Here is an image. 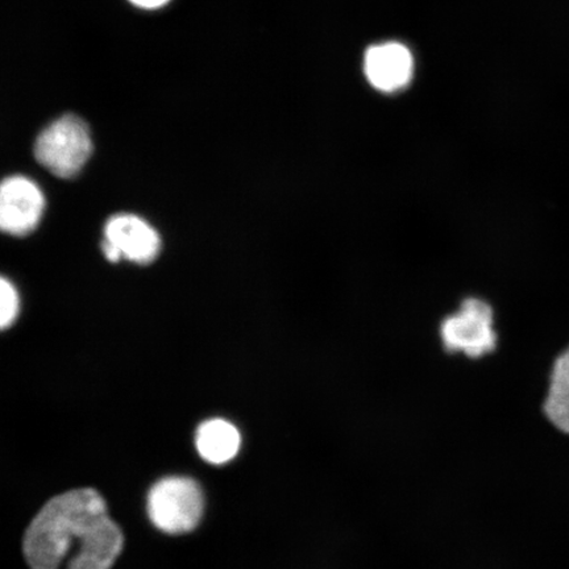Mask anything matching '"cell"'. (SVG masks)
Here are the masks:
<instances>
[{
	"instance_id": "1",
	"label": "cell",
	"mask_w": 569,
	"mask_h": 569,
	"mask_svg": "<svg viewBox=\"0 0 569 569\" xmlns=\"http://www.w3.org/2000/svg\"><path fill=\"white\" fill-rule=\"evenodd\" d=\"M109 517L96 489L69 490L47 502L24 537V555L31 569H59L73 543L80 547L98 523Z\"/></svg>"
},
{
	"instance_id": "2",
	"label": "cell",
	"mask_w": 569,
	"mask_h": 569,
	"mask_svg": "<svg viewBox=\"0 0 569 569\" xmlns=\"http://www.w3.org/2000/svg\"><path fill=\"white\" fill-rule=\"evenodd\" d=\"M91 153L89 127L76 116L54 120L42 130L34 144L36 160L60 178H71L80 173Z\"/></svg>"
},
{
	"instance_id": "3",
	"label": "cell",
	"mask_w": 569,
	"mask_h": 569,
	"mask_svg": "<svg viewBox=\"0 0 569 569\" xmlns=\"http://www.w3.org/2000/svg\"><path fill=\"white\" fill-rule=\"evenodd\" d=\"M203 507L202 490L189 478L162 479L149 490V518L156 528L172 536L193 531L201 522Z\"/></svg>"
},
{
	"instance_id": "4",
	"label": "cell",
	"mask_w": 569,
	"mask_h": 569,
	"mask_svg": "<svg viewBox=\"0 0 569 569\" xmlns=\"http://www.w3.org/2000/svg\"><path fill=\"white\" fill-rule=\"evenodd\" d=\"M440 338L448 352L465 353L471 359L495 352L498 333L492 305L479 297L466 298L459 310L443 320Z\"/></svg>"
},
{
	"instance_id": "5",
	"label": "cell",
	"mask_w": 569,
	"mask_h": 569,
	"mask_svg": "<svg viewBox=\"0 0 569 569\" xmlns=\"http://www.w3.org/2000/svg\"><path fill=\"white\" fill-rule=\"evenodd\" d=\"M46 199L30 178L13 176L0 182V231L26 237L39 226Z\"/></svg>"
},
{
	"instance_id": "6",
	"label": "cell",
	"mask_w": 569,
	"mask_h": 569,
	"mask_svg": "<svg viewBox=\"0 0 569 569\" xmlns=\"http://www.w3.org/2000/svg\"><path fill=\"white\" fill-rule=\"evenodd\" d=\"M104 241L116 248L122 259L141 266L151 264L161 249L159 232L133 213H117L107 220Z\"/></svg>"
},
{
	"instance_id": "7",
	"label": "cell",
	"mask_w": 569,
	"mask_h": 569,
	"mask_svg": "<svg viewBox=\"0 0 569 569\" xmlns=\"http://www.w3.org/2000/svg\"><path fill=\"white\" fill-rule=\"evenodd\" d=\"M365 73L369 83L381 92L407 88L415 74V59L409 49L398 42L369 48L365 57Z\"/></svg>"
},
{
	"instance_id": "8",
	"label": "cell",
	"mask_w": 569,
	"mask_h": 569,
	"mask_svg": "<svg viewBox=\"0 0 569 569\" xmlns=\"http://www.w3.org/2000/svg\"><path fill=\"white\" fill-rule=\"evenodd\" d=\"M123 543L122 530L107 517L78 547L68 569H110L122 552Z\"/></svg>"
},
{
	"instance_id": "9",
	"label": "cell",
	"mask_w": 569,
	"mask_h": 569,
	"mask_svg": "<svg viewBox=\"0 0 569 569\" xmlns=\"http://www.w3.org/2000/svg\"><path fill=\"white\" fill-rule=\"evenodd\" d=\"M542 412L555 430L569 437V346L552 361Z\"/></svg>"
},
{
	"instance_id": "10",
	"label": "cell",
	"mask_w": 569,
	"mask_h": 569,
	"mask_svg": "<svg viewBox=\"0 0 569 569\" xmlns=\"http://www.w3.org/2000/svg\"><path fill=\"white\" fill-rule=\"evenodd\" d=\"M241 445L240 433L224 419H210L197 431L196 446L199 455L210 465H226L237 457Z\"/></svg>"
},
{
	"instance_id": "11",
	"label": "cell",
	"mask_w": 569,
	"mask_h": 569,
	"mask_svg": "<svg viewBox=\"0 0 569 569\" xmlns=\"http://www.w3.org/2000/svg\"><path fill=\"white\" fill-rule=\"evenodd\" d=\"M20 310L19 295L13 284L0 276V331L16 322Z\"/></svg>"
},
{
	"instance_id": "12",
	"label": "cell",
	"mask_w": 569,
	"mask_h": 569,
	"mask_svg": "<svg viewBox=\"0 0 569 569\" xmlns=\"http://www.w3.org/2000/svg\"><path fill=\"white\" fill-rule=\"evenodd\" d=\"M130 2L140 7V9L154 10L166 6L169 0H130Z\"/></svg>"
}]
</instances>
